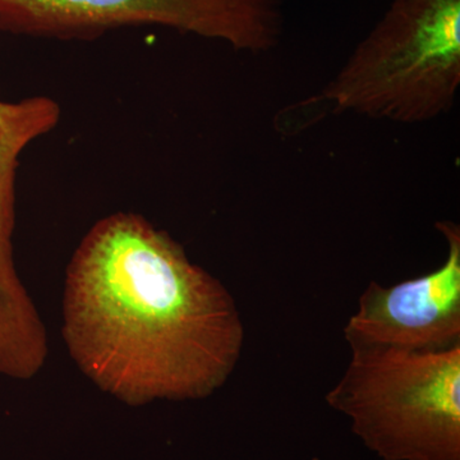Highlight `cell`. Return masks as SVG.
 Segmentation results:
<instances>
[{"label": "cell", "instance_id": "277c9868", "mask_svg": "<svg viewBox=\"0 0 460 460\" xmlns=\"http://www.w3.org/2000/svg\"><path fill=\"white\" fill-rule=\"evenodd\" d=\"M148 26L261 53L279 44L283 0H0V32L12 35L87 41Z\"/></svg>", "mask_w": 460, "mask_h": 460}, {"label": "cell", "instance_id": "7a4b0ae2", "mask_svg": "<svg viewBox=\"0 0 460 460\" xmlns=\"http://www.w3.org/2000/svg\"><path fill=\"white\" fill-rule=\"evenodd\" d=\"M460 84V0H393L320 99L334 111L420 123L452 109Z\"/></svg>", "mask_w": 460, "mask_h": 460}, {"label": "cell", "instance_id": "3957f363", "mask_svg": "<svg viewBox=\"0 0 460 460\" xmlns=\"http://www.w3.org/2000/svg\"><path fill=\"white\" fill-rule=\"evenodd\" d=\"M326 394L383 460H460V345L443 352L350 347Z\"/></svg>", "mask_w": 460, "mask_h": 460}, {"label": "cell", "instance_id": "8992f818", "mask_svg": "<svg viewBox=\"0 0 460 460\" xmlns=\"http://www.w3.org/2000/svg\"><path fill=\"white\" fill-rule=\"evenodd\" d=\"M60 115L49 96L0 100V356L29 343L42 326L14 263L16 184L26 148L53 131Z\"/></svg>", "mask_w": 460, "mask_h": 460}, {"label": "cell", "instance_id": "5b68a950", "mask_svg": "<svg viewBox=\"0 0 460 460\" xmlns=\"http://www.w3.org/2000/svg\"><path fill=\"white\" fill-rule=\"evenodd\" d=\"M435 226L449 248L443 265L392 287L371 281L344 328L349 347L443 352L460 345V228Z\"/></svg>", "mask_w": 460, "mask_h": 460}, {"label": "cell", "instance_id": "6da1fadb", "mask_svg": "<svg viewBox=\"0 0 460 460\" xmlns=\"http://www.w3.org/2000/svg\"><path fill=\"white\" fill-rule=\"evenodd\" d=\"M63 338L80 370L118 401H199L228 381L244 326L229 290L140 214L87 232L66 272Z\"/></svg>", "mask_w": 460, "mask_h": 460}]
</instances>
